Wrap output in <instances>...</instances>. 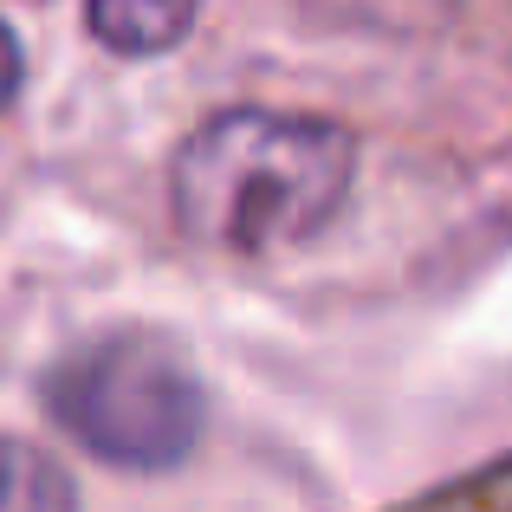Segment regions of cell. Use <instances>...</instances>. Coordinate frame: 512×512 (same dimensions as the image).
Segmentation results:
<instances>
[{
    "mask_svg": "<svg viewBox=\"0 0 512 512\" xmlns=\"http://www.w3.org/2000/svg\"><path fill=\"white\" fill-rule=\"evenodd\" d=\"M357 182V137L331 117L221 111L169 163L175 227L201 247L279 253L312 240Z\"/></svg>",
    "mask_w": 512,
    "mask_h": 512,
    "instance_id": "1",
    "label": "cell"
},
{
    "mask_svg": "<svg viewBox=\"0 0 512 512\" xmlns=\"http://www.w3.org/2000/svg\"><path fill=\"white\" fill-rule=\"evenodd\" d=\"M46 409L78 448L111 467H182L201 441V383L150 338H98L52 363Z\"/></svg>",
    "mask_w": 512,
    "mask_h": 512,
    "instance_id": "2",
    "label": "cell"
},
{
    "mask_svg": "<svg viewBox=\"0 0 512 512\" xmlns=\"http://www.w3.org/2000/svg\"><path fill=\"white\" fill-rule=\"evenodd\" d=\"M201 20V0H85V26L117 59H156L175 52Z\"/></svg>",
    "mask_w": 512,
    "mask_h": 512,
    "instance_id": "3",
    "label": "cell"
},
{
    "mask_svg": "<svg viewBox=\"0 0 512 512\" xmlns=\"http://www.w3.org/2000/svg\"><path fill=\"white\" fill-rule=\"evenodd\" d=\"M0 512H78V487L46 448L0 435Z\"/></svg>",
    "mask_w": 512,
    "mask_h": 512,
    "instance_id": "4",
    "label": "cell"
},
{
    "mask_svg": "<svg viewBox=\"0 0 512 512\" xmlns=\"http://www.w3.org/2000/svg\"><path fill=\"white\" fill-rule=\"evenodd\" d=\"M13 91H20V39H13V26L0 20V111L13 104Z\"/></svg>",
    "mask_w": 512,
    "mask_h": 512,
    "instance_id": "5",
    "label": "cell"
}]
</instances>
